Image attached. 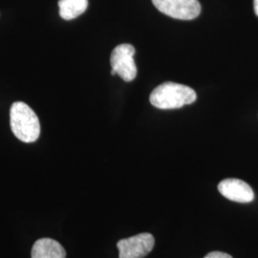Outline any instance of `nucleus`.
Wrapping results in <instances>:
<instances>
[{
    "label": "nucleus",
    "mask_w": 258,
    "mask_h": 258,
    "mask_svg": "<svg viewBox=\"0 0 258 258\" xmlns=\"http://www.w3.org/2000/svg\"><path fill=\"white\" fill-rule=\"evenodd\" d=\"M196 93L192 88L180 83H162L151 92L149 101L159 109L181 108L196 101Z\"/></svg>",
    "instance_id": "obj_1"
},
{
    "label": "nucleus",
    "mask_w": 258,
    "mask_h": 258,
    "mask_svg": "<svg viewBox=\"0 0 258 258\" xmlns=\"http://www.w3.org/2000/svg\"><path fill=\"white\" fill-rule=\"evenodd\" d=\"M11 129L23 143H34L40 135V123L37 114L26 103H13L10 110Z\"/></svg>",
    "instance_id": "obj_2"
},
{
    "label": "nucleus",
    "mask_w": 258,
    "mask_h": 258,
    "mask_svg": "<svg viewBox=\"0 0 258 258\" xmlns=\"http://www.w3.org/2000/svg\"><path fill=\"white\" fill-rule=\"evenodd\" d=\"M135 48L131 44H120L111 54V75L118 74L124 82H132L137 76V66L134 61Z\"/></svg>",
    "instance_id": "obj_3"
},
{
    "label": "nucleus",
    "mask_w": 258,
    "mask_h": 258,
    "mask_svg": "<svg viewBox=\"0 0 258 258\" xmlns=\"http://www.w3.org/2000/svg\"><path fill=\"white\" fill-rule=\"evenodd\" d=\"M152 2L161 13L173 19L191 20L201 13L198 0H152Z\"/></svg>",
    "instance_id": "obj_4"
},
{
    "label": "nucleus",
    "mask_w": 258,
    "mask_h": 258,
    "mask_svg": "<svg viewBox=\"0 0 258 258\" xmlns=\"http://www.w3.org/2000/svg\"><path fill=\"white\" fill-rule=\"evenodd\" d=\"M155 239L150 233H140L118 242L120 258H144L152 250Z\"/></svg>",
    "instance_id": "obj_5"
},
{
    "label": "nucleus",
    "mask_w": 258,
    "mask_h": 258,
    "mask_svg": "<svg viewBox=\"0 0 258 258\" xmlns=\"http://www.w3.org/2000/svg\"><path fill=\"white\" fill-rule=\"evenodd\" d=\"M218 190L227 199L237 203H249L254 198L251 187L239 179L223 180L218 184Z\"/></svg>",
    "instance_id": "obj_6"
},
{
    "label": "nucleus",
    "mask_w": 258,
    "mask_h": 258,
    "mask_svg": "<svg viewBox=\"0 0 258 258\" xmlns=\"http://www.w3.org/2000/svg\"><path fill=\"white\" fill-rule=\"evenodd\" d=\"M32 258H66L64 248L54 239L37 240L32 248Z\"/></svg>",
    "instance_id": "obj_7"
},
{
    "label": "nucleus",
    "mask_w": 258,
    "mask_h": 258,
    "mask_svg": "<svg viewBox=\"0 0 258 258\" xmlns=\"http://www.w3.org/2000/svg\"><path fill=\"white\" fill-rule=\"evenodd\" d=\"M59 16L65 20H72L86 11L88 0H59Z\"/></svg>",
    "instance_id": "obj_8"
},
{
    "label": "nucleus",
    "mask_w": 258,
    "mask_h": 258,
    "mask_svg": "<svg viewBox=\"0 0 258 258\" xmlns=\"http://www.w3.org/2000/svg\"><path fill=\"white\" fill-rule=\"evenodd\" d=\"M204 258H232L230 254L222 251H212L208 253Z\"/></svg>",
    "instance_id": "obj_9"
},
{
    "label": "nucleus",
    "mask_w": 258,
    "mask_h": 258,
    "mask_svg": "<svg viewBox=\"0 0 258 258\" xmlns=\"http://www.w3.org/2000/svg\"><path fill=\"white\" fill-rule=\"evenodd\" d=\"M253 9L255 15L258 17V0H253Z\"/></svg>",
    "instance_id": "obj_10"
}]
</instances>
